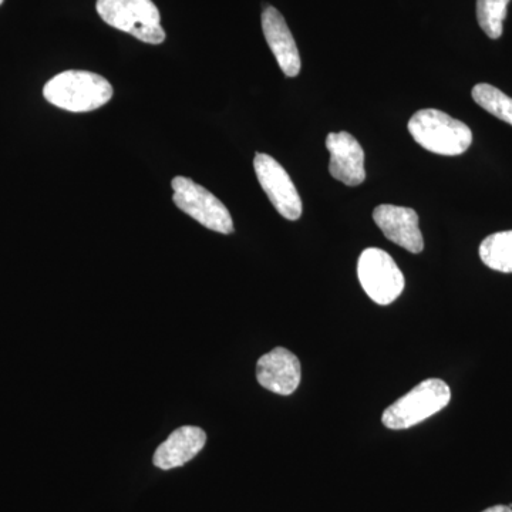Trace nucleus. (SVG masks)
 I'll list each match as a JSON object with an SVG mask.
<instances>
[{"mask_svg": "<svg viewBox=\"0 0 512 512\" xmlns=\"http://www.w3.org/2000/svg\"><path fill=\"white\" fill-rule=\"evenodd\" d=\"M113 94V86L103 76L83 70L57 74L43 89V96L50 104L72 113L100 109Z\"/></svg>", "mask_w": 512, "mask_h": 512, "instance_id": "f257e3e1", "label": "nucleus"}, {"mask_svg": "<svg viewBox=\"0 0 512 512\" xmlns=\"http://www.w3.org/2000/svg\"><path fill=\"white\" fill-rule=\"evenodd\" d=\"M409 131L419 146L439 156H461L473 143L467 124L434 109L417 111L409 121Z\"/></svg>", "mask_w": 512, "mask_h": 512, "instance_id": "f03ea898", "label": "nucleus"}, {"mask_svg": "<svg viewBox=\"0 0 512 512\" xmlns=\"http://www.w3.org/2000/svg\"><path fill=\"white\" fill-rule=\"evenodd\" d=\"M97 13L111 26L148 45L165 40L160 10L151 0H97Z\"/></svg>", "mask_w": 512, "mask_h": 512, "instance_id": "7ed1b4c3", "label": "nucleus"}, {"mask_svg": "<svg viewBox=\"0 0 512 512\" xmlns=\"http://www.w3.org/2000/svg\"><path fill=\"white\" fill-rule=\"evenodd\" d=\"M451 400V390L441 379H427L384 410L382 421L390 430H406L441 412Z\"/></svg>", "mask_w": 512, "mask_h": 512, "instance_id": "20e7f679", "label": "nucleus"}, {"mask_svg": "<svg viewBox=\"0 0 512 512\" xmlns=\"http://www.w3.org/2000/svg\"><path fill=\"white\" fill-rule=\"evenodd\" d=\"M363 291L377 305L387 306L402 295L404 276L392 256L379 248H367L357 262Z\"/></svg>", "mask_w": 512, "mask_h": 512, "instance_id": "39448f33", "label": "nucleus"}, {"mask_svg": "<svg viewBox=\"0 0 512 512\" xmlns=\"http://www.w3.org/2000/svg\"><path fill=\"white\" fill-rule=\"evenodd\" d=\"M171 187L174 204L202 227L225 235L234 232L231 214L212 192L185 177H175Z\"/></svg>", "mask_w": 512, "mask_h": 512, "instance_id": "423d86ee", "label": "nucleus"}, {"mask_svg": "<svg viewBox=\"0 0 512 512\" xmlns=\"http://www.w3.org/2000/svg\"><path fill=\"white\" fill-rule=\"evenodd\" d=\"M254 168L259 184L264 188L275 210L289 221H296L302 215V200L295 184L275 158L258 153Z\"/></svg>", "mask_w": 512, "mask_h": 512, "instance_id": "0eeeda50", "label": "nucleus"}, {"mask_svg": "<svg viewBox=\"0 0 512 512\" xmlns=\"http://www.w3.org/2000/svg\"><path fill=\"white\" fill-rule=\"evenodd\" d=\"M330 153L329 173L340 183L356 187L366 180L365 151L352 134L330 133L326 138Z\"/></svg>", "mask_w": 512, "mask_h": 512, "instance_id": "6e6552de", "label": "nucleus"}, {"mask_svg": "<svg viewBox=\"0 0 512 512\" xmlns=\"http://www.w3.org/2000/svg\"><path fill=\"white\" fill-rule=\"evenodd\" d=\"M302 369L298 357L285 348H275L258 360L256 379L269 392L291 396L301 384Z\"/></svg>", "mask_w": 512, "mask_h": 512, "instance_id": "1a4fd4ad", "label": "nucleus"}, {"mask_svg": "<svg viewBox=\"0 0 512 512\" xmlns=\"http://www.w3.org/2000/svg\"><path fill=\"white\" fill-rule=\"evenodd\" d=\"M373 220L389 241L412 254H420L423 251L424 241L420 231L419 215L413 208L379 205L373 211Z\"/></svg>", "mask_w": 512, "mask_h": 512, "instance_id": "9d476101", "label": "nucleus"}, {"mask_svg": "<svg viewBox=\"0 0 512 512\" xmlns=\"http://www.w3.org/2000/svg\"><path fill=\"white\" fill-rule=\"evenodd\" d=\"M262 29L269 49L274 53L276 62L285 76H298L301 72V56L284 16L272 6H266L262 13Z\"/></svg>", "mask_w": 512, "mask_h": 512, "instance_id": "9b49d317", "label": "nucleus"}, {"mask_svg": "<svg viewBox=\"0 0 512 512\" xmlns=\"http://www.w3.org/2000/svg\"><path fill=\"white\" fill-rule=\"evenodd\" d=\"M205 443H207V433L200 427H180L158 446L153 457L154 466L164 471L183 467L192 458L198 456L205 447Z\"/></svg>", "mask_w": 512, "mask_h": 512, "instance_id": "f8f14e48", "label": "nucleus"}, {"mask_svg": "<svg viewBox=\"0 0 512 512\" xmlns=\"http://www.w3.org/2000/svg\"><path fill=\"white\" fill-rule=\"evenodd\" d=\"M480 258L488 268L512 274V231L497 232L481 242Z\"/></svg>", "mask_w": 512, "mask_h": 512, "instance_id": "ddd939ff", "label": "nucleus"}, {"mask_svg": "<svg viewBox=\"0 0 512 512\" xmlns=\"http://www.w3.org/2000/svg\"><path fill=\"white\" fill-rule=\"evenodd\" d=\"M473 99L478 106L493 114L497 119L512 126V99L491 84H477L473 89Z\"/></svg>", "mask_w": 512, "mask_h": 512, "instance_id": "4468645a", "label": "nucleus"}, {"mask_svg": "<svg viewBox=\"0 0 512 512\" xmlns=\"http://www.w3.org/2000/svg\"><path fill=\"white\" fill-rule=\"evenodd\" d=\"M508 3L510 0H477L478 25L490 39H498L503 35Z\"/></svg>", "mask_w": 512, "mask_h": 512, "instance_id": "2eb2a0df", "label": "nucleus"}, {"mask_svg": "<svg viewBox=\"0 0 512 512\" xmlns=\"http://www.w3.org/2000/svg\"><path fill=\"white\" fill-rule=\"evenodd\" d=\"M483 512H512V508L508 505H494V507L487 508Z\"/></svg>", "mask_w": 512, "mask_h": 512, "instance_id": "dca6fc26", "label": "nucleus"}, {"mask_svg": "<svg viewBox=\"0 0 512 512\" xmlns=\"http://www.w3.org/2000/svg\"><path fill=\"white\" fill-rule=\"evenodd\" d=\"M3 0H0V5H2Z\"/></svg>", "mask_w": 512, "mask_h": 512, "instance_id": "f3484780", "label": "nucleus"}]
</instances>
